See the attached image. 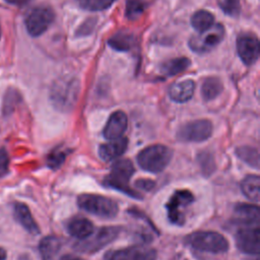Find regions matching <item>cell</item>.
<instances>
[{
	"label": "cell",
	"instance_id": "35",
	"mask_svg": "<svg viewBox=\"0 0 260 260\" xmlns=\"http://www.w3.org/2000/svg\"><path fill=\"white\" fill-rule=\"evenodd\" d=\"M5 258H6V252L4 249L0 247V260H5Z\"/></svg>",
	"mask_w": 260,
	"mask_h": 260
},
{
	"label": "cell",
	"instance_id": "3",
	"mask_svg": "<svg viewBox=\"0 0 260 260\" xmlns=\"http://www.w3.org/2000/svg\"><path fill=\"white\" fill-rule=\"evenodd\" d=\"M78 206L88 213L100 217L111 218L117 215L119 206L109 197L96 194H80L77 198Z\"/></svg>",
	"mask_w": 260,
	"mask_h": 260
},
{
	"label": "cell",
	"instance_id": "10",
	"mask_svg": "<svg viewBox=\"0 0 260 260\" xmlns=\"http://www.w3.org/2000/svg\"><path fill=\"white\" fill-rule=\"evenodd\" d=\"M119 233L120 228L118 226H103L94 235L92 233L90 237L81 241L79 249L87 253H93L111 243L117 238Z\"/></svg>",
	"mask_w": 260,
	"mask_h": 260
},
{
	"label": "cell",
	"instance_id": "16",
	"mask_svg": "<svg viewBox=\"0 0 260 260\" xmlns=\"http://www.w3.org/2000/svg\"><path fill=\"white\" fill-rule=\"evenodd\" d=\"M67 232L77 240L83 241L94 232L92 222L82 216H74L67 222Z\"/></svg>",
	"mask_w": 260,
	"mask_h": 260
},
{
	"label": "cell",
	"instance_id": "18",
	"mask_svg": "<svg viewBox=\"0 0 260 260\" xmlns=\"http://www.w3.org/2000/svg\"><path fill=\"white\" fill-rule=\"evenodd\" d=\"M14 217L21 224V226L26 230L31 235H37L40 233V229L35 221L29 208L21 202H17L14 204Z\"/></svg>",
	"mask_w": 260,
	"mask_h": 260
},
{
	"label": "cell",
	"instance_id": "17",
	"mask_svg": "<svg viewBox=\"0 0 260 260\" xmlns=\"http://www.w3.org/2000/svg\"><path fill=\"white\" fill-rule=\"evenodd\" d=\"M128 145V139L126 137H120L110 140V142L102 144L99 149L100 157L105 161L113 160L122 155Z\"/></svg>",
	"mask_w": 260,
	"mask_h": 260
},
{
	"label": "cell",
	"instance_id": "34",
	"mask_svg": "<svg viewBox=\"0 0 260 260\" xmlns=\"http://www.w3.org/2000/svg\"><path fill=\"white\" fill-rule=\"evenodd\" d=\"M60 260H82V259L77 256H73V255H65V256L61 257Z\"/></svg>",
	"mask_w": 260,
	"mask_h": 260
},
{
	"label": "cell",
	"instance_id": "23",
	"mask_svg": "<svg viewBox=\"0 0 260 260\" xmlns=\"http://www.w3.org/2000/svg\"><path fill=\"white\" fill-rule=\"evenodd\" d=\"M221 89L222 84L218 78L208 77L204 80L202 84V96L205 101L213 100L220 93Z\"/></svg>",
	"mask_w": 260,
	"mask_h": 260
},
{
	"label": "cell",
	"instance_id": "26",
	"mask_svg": "<svg viewBox=\"0 0 260 260\" xmlns=\"http://www.w3.org/2000/svg\"><path fill=\"white\" fill-rule=\"evenodd\" d=\"M237 154L238 156L247 162L248 165L258 169L259 168V154L257 149L253 147H248V146H243L237 149Z\"/></svg>",
	"mask_w": 260,
	"mask_h": 260
},
{
	"label": "cell",
	"instance_id": "19",
	"mask_svg": "<svg viewBox=\"0 0 260 260\" xmlns=\"http://www.w3.org/2000/svg\"><path fill=\"white\" fill-rule=\"evenodd\" d=\"M194 87H195V83L191 79L175 82L170 87V90H169L170 98L174 102L185 103L192 98L194 92Z\"/></svg>",
	"mask_w": 260,
	"mask_h": 260
},
{
	"label": "cell",
	"instance_id": "8",
	"mask_svg": "<svg viewBox=\"0 0 260 260\" xmlns=\"http://www.w3.org/2000/svg\"><path fill=\"white\" fill-rule=\"evenodd\" d=\"M194 201V196L189 190H178L167 204L168 216L172 223L182 225L185 222V208Z\"/></svg>",
	"mask_w": 260,
	"mask_h": 260
},
{
	"label": "cell",
	"instance_id": "30",
	"mask_svg": "<svg viewBox=\"0 0 260 260\" xmlns=\"http://www.w3.org/2000/svg\"><path fill=\"white\" fill-rule=\"evenodd\" d=\"M66 151L62 149L53 150L47 157V164L51 169H58L66 158Z\"/></svg>",
	"mask_w": 260,
	"mask_h": 260
},
{
	"label": "cell",
	"instance_id": "36",
	"mask_svg": "<svg viewBox=\"0 0 260 260\" xmlns=\"http://www.w3.org/2000/svg\"><path fill=\"white\" fill-rule=\"evenodd\" d=\"M0 39H1V25H0Z\"/></svg>",
	"mask_w": 260,
	"mask_h": 260
},
{
	"label": "cell",
	"instance_id": "5",
	"mask_svg": "<svg viewBox=\"0 0 260 260\" xmlns=\"http://www.w3.org/2000/svg\"><path fill=\"white\" fill-rule=\"evenodd\" d=\"M54 11L48 6H37L28 11L24 23L27 32L31 37H39L44 34L54 20Z\"/></svg>",
	"mask_w": 260,
	"mask_h": 260
},
{
	"label": "cell",
	"instance_id": "24",
	"mask_svg": "<svg viewBox=\"0 0 260 260\" xmlns=\"http://www.w3.org/2000/svg\"><path fill=\"white\" fill-rule=\"evenodd\" d=\"M134 43V38L132 35L120 31L114 35L109 40V45L118 51H128Z\"/></svg>",
	"mask_w": 260,
	"mask_h": 260
},
{
	"label": "cell",
	"instance_id": "32",
	"mask_svg": "<svg viewBox=\"0 0 260 260\" xmlns=\"http://www.w3.org/2000/svg\"><path fill=\"white\" fill-rule=\"evenodd\" d=\"M135 184H136L137 187H139L141 189H144V190H150L154 185V183L152 181H149V180H139Z\"/></svg>",
	"mask_w": 260,
	"mask_h": 260
},
{
	"label": "cell",
	"instance_id": "25",
	"mask_svg": "<svg viewBox=\"0 0 260 260\" xmlns=\"http://www.w3.org/2000/svg\"><path fill=\"white\" fill-rule=\"evenodd\" d=\"M190 65V61L187 58L181 57V58H175L167 63H165L161 67V71L166 75H176L178 73L183 72L188 68Z\"/></svg>",
	"mask_w": 260,
	"mask_h": 260
},
{
	"label": "cell",
	"instance_id": "28",
	"mask_svg": "<svg viewBox=\"0 0 260 260\" xmlns=\"http://www.w3.org/2000/svg\"><path fill=\"white\" fill-rule=\"evenodd\" d=\"M115 0H78V3L83 9L89 11H100L107 9Z\"/></svg>",
	"mask_w": 260,
	"mask_h": 260
},
{
	"label": "cell",
	"instance_id": "12",
	"mask_svg": "<svg viewBox=\"0 0 260 260\" xmlns=\"http://www.w3.org/2000/svg\"><path fill=\"white\" fill-rule=\"evenodd\" d=\"M259 226H242L236 234L238 248L247 254L258 255L260 251Z\"/></svg>",
	"mask_w": 260,
	"mask_h": 260
},
{
	"label": "cell",
	"instance_id": "31",
	"mask_svg": "<svg viewBox=\"0 0 260 260\" xmlns=\"http://www.w3.org/2000/svg\"><path fill=\"white\" fill-rule=\"evenodd\" d=\"M9 166V156L5 148H0V178L3 177L7 171Z\"/></svg>",
	"mask_w": 260,
	"mask_h": 260
},
{
	"label": "cell",
	"instance_id": "4",
	"mask_svg": "<svg viewBox=\"0 0 260 260\" xmlns=\"http://www.w3.org/2000/svg\"><path fill=\"white\" fill-rule=\"evenodd\" d=\"M133 173L134 167L129 159H119L112 166L110 174L105 179V183L108 186L118 189L129 196L138 198L137 193L131 190L128 185Z\"/></svg>",
	"mask_w": 260,
	"mask_h": 260
},
{
	"label": "cell",
	"instance_id": "11",
	"mask_svg": "<svg viewBox=\"0 0 260 260\" xmlns=\"http://www.w3.org/2000/svg\"><path fill=\"white\" fill-rule=\"evenodd\" d=\"M156 252L146 246H132L124 249L110 251L103 260H155Z\"/></svg>",
	"mask_w": 260,
	"mask_h": 260
},
{
	"label": "cell",
	"instance_id": "27",
	"mask_svg": "<svg viewBox=\"0 0 260 260\" xmlns=\"http://www.w3.org/2000/svg\"><path fill=\"white\" fill-rule=\"evenodd\" d=\"M146 7L144 0H127L126 16L130 20L138 19Z\"/></svg>",
	"mask_w": 260,
	"mask_h": 260
},
{
	"label": "cell",
	"instance_id": "14",
	"mask_svg": "<svg viewBox=\"0 0 260 260\" xmlns=\"http://www.w3.org/2000/svg\"><path fill=\"white\" fill-rule=\"evenodd\" d=\"M127 128V116L122 111H117L109 118L105 129L104 136L109 140L117 139L123 136Z\"/></svg>",
	"mask_w": 260,
	"mask_h": 260
},
{
	"label": "cell",
	"instance_id": "22",
	"mask_svg": "<svg viewBox=\"0 0 260 260\" xmlns=\"http://www.w3.org/2000/svg\"><path fill=\"white\" fill-rule=\"evenodd\" d=\"M191 24L196 30L203 32L214 24V17L207 10H198L192 15Z\"/></svg>",
	"mask_w": 260,
	"mask_h": 260
},
{
	"label": "cell",
	"instance_id": "20",
	"mask_svg": "<svg viewBox=\"0 0 260 260\" xmlns=\"http://www.w3.org/2000/svg\"><path fill=\"white\" fill-rule=\"evenodd\" d=\"M61 249V241L54 236H48L40 242V253L43 260H55Z\"/></svg>",
	"mask_w": 260,
	"mask_h": 260
},
{
	"label": "cell",
	"instance_id": "21",
	"mask_svg": "<svg viewBox=\"0 0 260 260\" xmlns=\"http://www.w3.org/2000/svg\"><path fill=\"white\" fill-rule=\"evenodd\" d=\"M259 187L260 178L257 175H249L241 183V189L244 195L254 202L259 201Z\"/></svg>",
	"mask_w": 260,
	"mask_h": 260
},
{
	"label": "cell",
	"instance_id": "7",
	"mask_svg": "<svg viewBox=\"0 0 260 260\" xmlns=\"http://www.w3.org/2000/svg\"><path fill=\"white\" fill-rule=\"evenodd\" d=\"M223 37L224 27L219 23H215L207 30L191 38L189 46L195 52L205 53L216 47L222 41Z\"/></svg>",
	"mask_w": 260,
	"mask_h": 260
},
{
	"label": "cell",
	"instance_id": "6",
	"mask_svg": "<svg viewBox=\"0 0 260 260\" xmlns=\"http://www.w3.org/2000/svg\"><path fill=\"white\" fill-rule=\"evenodd\" d=\"M78 84L74 79H62L57 81L51 90V99L59 109L68 110L76 101Z\"/></svg>",
	"mask_w": 260,
	"mask_h": 260
},
{
	"label": "cell",
	"instance_id": "33",
	"mask_svg": "<svg viewBox=\"0 0 260 260\" xmlns=\"http://www.w3.org/2000/svg\"><path fill=\"white\" fill-rule=\"evenodd\" d=\"M7 3L9 4H13V5H22L26 2H28L29 0H5Z\"/></svg>",
	"mask_w": 260,
	"mask_h": 260
},
{
	"label": "cell",
	"instance_id": "29",
	"mask_svg": "<svg viewBox=\"0 0 260 260\" xmlns=\"http://www.w3.org/2000/svg\"><path fill=\"white\" fill-rule=\"evenodd\" d=\"M220 9L230 16H237L240 13V0H217Z\"/></svg>",
	"mask_w": 260,
	"mask_h": 260
},
{
	"label": "cell",
	"instance_id": "13",
	"mask_svg": "<svg viewBox=\"0 0 260 260\" xmlns=\"http://www.w3.org/2000/svg\"><path fill=\"white\" fill-rule=\"evenodd\" d=\"M237 51L245 64L255 63L260 53L258 38L251 34L241 35L237 40Z\"/></svg>",
	"mask_w": 260,
	"mask_h": 260
},
{
	"label": "cell",
	"instance_id": "9",
	"mask_svg": "<svg viewBox=\"0 0 260 260\" xmlns=\"http://www.w3.org/2000/svg\"><path fill=\"white\" fill-rule=\"evenodd\" d=\"M212 125L208 120L200 119L184 124L177 133L178 139L187 142H200L211 136Z\"/></svg>",
	"mask_w": 260,
	"mask_h": 260
},
{
	"label": "cell",
	"instance_id": "2",
	"mask_svg": "<svg viewBox=\"0 0 260 260\" xmlns=\"http://www.w3.org/2000/svg\"><path fill=\"white\" fill-rule=\"evenodd\" d=\"M186 242L192 248L208 253H224L229 250V242L226 239L216 232L199 231L190 234Z\"/></svg>",
	"mask_w": 260,
	"mask_h": 260
},
{
	"label": "cell",
	"instance_id": "1",
	"mask_svg": "<svg viewBox=\"0 0 260 260\" xmlns=\"http://www.w3.org/2000/svg\"><path fill=\"white\" fill-rule=\"evenodd\" d=\"M172 158V151L161 144L145 147L137 155L138 165L150 173H159L166 169Z\"/></svg>",
	"mask_w": 260,
	"mask_h": 260
},
{
	"label": "cell",
	"instance_id": "15",
	"mask_svg": "<svg viewBox=\"0 0 260 260\" xmlns=\"http://www.w3.org/2000/svg\"><path fill=\"white\" fill-rule=\"evenodd\" d=\"M237 222L242 226H259V207L254 204L240 203L235 207Z\"/></svg>",
	"mask_w": 260,
	"mask_h": 260
}]
</instances>
